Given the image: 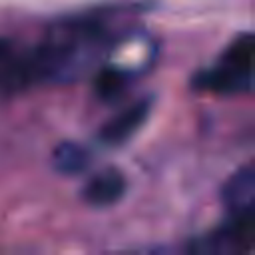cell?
<instances>
[{
	"instance_id": "cell-1",
	"label": "cell",
	"mask_w": 255,
	"mask_h": 255,
	"mask_svg": "<svg viewBox=\"0 0 255 255\" xmlns=\"http://www.w3.org/2000/svg\"><path fill=\"white\" fill-rule=\"evenodd\" d=\"M102 44L100 28L88 20L54 24L32 46L40 84H62L78 78L96 58Z\"/></svg>"
},
{
	"instance_id": "cell-3",
	"label": "cell",
	"mask_w": 255,
	"mask_h": 255,
	"mask_svg": "<svg viewBox=\"0 0 255 255\" xmlns=\"http://www.w3.org/2000/svg\"><path fill=\"white\" fill-rule=\"evenodd\" d=\"M40 86L32 46L12 38H0V98L18 96Z\"/></svg>"
},
{
	"instance_id": "cell-6",
	"label": "cell",
	"mask_w": 255,
	"mask_h": 255,
	"mask_svg": "<svg viewBox=\"0 0 255 255\" xmlns=\"http://www.w3.org/2000/svg\"><path fill=\"white\" fill-rule=\"evenodd\" d=\"M147 114H149V102L147 100H139V102L131 104L129 108L116 114L100 129V139L108 145H120V143L128 141L141 128V124L147 120Z\"/></svg>"
},
{
	"instance_id": "cell-2",
	"label": "cell",
	"mask_w": 255,
	"mask_h": 255,
	"mask_svg": "<svg viewBox=\"0 0 255 255\" xmlns=\"http://www.w3.org/2000/svg\"><path fill=\"white\" fill-rule=\"evenodd\" d=\"M255 70V40L241 36L235 38L219 56V60L203 72L201 86L221 94L247 90Z\"/></svg>"
},
{
	"instance_id": "cell-7",
	"label": "cell",
	"mask_w": 255,
	"mask_h": 255,
	"mask_svg": "<svg viewBox=\"0 0 255 255\" xmlns=\"http://www.w3.org/2000/svg\"><path fill=\"white\" fill-rule=\"evenodd\" d=\"M90 163V153L76 141H62L52 151V165L64 175H76L84 171Z\"/></svg>"
},
{
	"instance_id": "cell-4",
	"label": "cell",
	"mask_w": 255,
	"mask_h": 255,
	"mask_svg": "<svg viewBox=\"0 0 255 255\" xmlns=\"http://www.w3.org/2000/svg\"><path fill=\"white\" fill-rule=\"evenodd\" d=\"M221 199L231 217L255 221V163L239 167L223 183Z\"/></svg>"
},
{
	"instance_id": "cell-8",
	"label": "cell",
	"mask_w": 255,
	"mask_h": 255,
	"mask_svg": "<svg viewBox=\"0 0 255 255\" xmlns=\"http://www.w3.org/2000/svg\"><path fill=\"white\" fill-rule=\"evenodd\" d=\"M126 88V76L120 70H102L96 78V94L102 100H116Z\"/></svg>"
},
{
	"instance_id": "cell-5",
	"label": "cell",
	"mask_w": 255,
	"mask_h": 255,
	"mask_svg": "<svg viewBox=\"0 0 255 255\" xmlns=\"http://www.w3.org/2000/svg\"><path fill=\"white\" fill-rule=\"evenodd\" d=\"M126 193V177L114 167H106L92 175L82 189V199L92 207H108Z\"/></svg>"
}]
</instances>
